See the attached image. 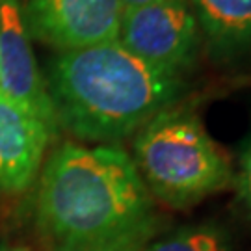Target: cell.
<instances>
[{
	"mask_svg": "<svg viewBox=\"0 0 251 251\" xmlns=\"http://www.w3.org/2000/svg\"><path fill=\"white\" fill-rule=\"evenodd\" d=\"M36 231L47 251H145L162 214L121 145L63 142L43 162Z\"/></svg>",
	"mask_w": 251,
	"mask_h": 251,
	"instance_id": "6da1fadb",
	"label": "cell"
},
{
	"mask_svg": "<svg viewBox=\"0 0 251 251\" xmlns=\"http://www.w3.org/2000/svg\"><path fill=\"white\" fill-rule=\"evenodd\" d=\"M45 84L58 128L88 145H119L156 114L182 102L188 76L164 71L119 41L56 52Z\"/></svg>",
	"mask_w": 251,
	"mask_h": 251,
	"instance_id": "7a4b0ae2",
	"label": "cell"
},
{
	"mask_svg": "<svg viewBox=\"0 0 251 251\" xmlns=\"http://www.w3.org/2000/svg\"><path fill=\"white\" fill-rule=\"evenodd\" d=\"M132 162L156 201L190 208L233 182V166L188 104H175L132 136Z\"/></svg>",
	"mask_w": 251,
	"mask_h": 251,
	"instance_id": "3957f363",
	"label": "cell"
},
{
	"mask_svg": "<svg viewBox=\"0 0 251 251\" xmlns=\"http://www.w3.org/2000/svg\"><path fill=\"white\" fill-rule=\"evenodd\" d=\"M117 41L140 60L188 76L203 56L190 0H160L123 11Z\"/></svg>",
	"mask_w": 251,
	"mask_h": 251,
	"instance_id": "277c9868",
	"label": "cell"
},
{
	"mask_svg": "<svg viewBox=\"0 0 251 251\" xmlns=\"http://www.w3.org/2000/svg\"><path fill=\"white\" fill-rule=\"evenodd\" d=\"M30 36L56 52L117 41L119 0H21Z\"/></svg>",
	"mask_w": 251,
	"mask_h": 251,
	"instance_id": "5b68a950",
	"label": "cell"
},
{
	"mask_svg": "<svg viewBox=\"0 0 251 251\" xmlns=\"http://www.w3.org/2000/svg\"><path fill=\"white\" fill-rule=\"evenodd\" d=\"M0 91L60 134L21 0H0Z\"/></svg>",
	"mask_w": 251,
	"mask_h": 251,
	"instance_id": "8992f818",
	"label": "cell"
},
{
	"mask_svg": "<svg viewBox=\"0 0 251 251\" xmlns=\"http://www.w3.org/2000/svg\"><path fill=\"white\" fill-rule=\"evenodd\" d=\"M56 138L41 117L0 91V192L15 196L30 188Z\"/></svg>",
	"mask_w": 251,
	"mask_h": 251,
	"instance_id": "52a82bcc",
	"label": "cell"
},
{
	"mask_svg": "<svg viewBox=\"0 0 251 251\" xmlns=\"http://www.w3.org/2000/svg\"><path fill=\"white\" fill-rule=\"evenodd\" d=\"M198 19L203 54L218 65L251 58V0H190Z\"/></svg>",
	"mask_w": 251,
	"mask_h": 251,
	"instance_id": "ba28073f",
	"label": "cell"
},
{
	"mask_svg": "<svg viewBox=\"0 0 251 251\" xmlns=\"http://www.w3.org/2000/svg\"><path fill=\"white\" fill-rule=\"evenodd\" d=\"M145 251H233V244L222 227L208 224L179 229Z\"/></svg>",
	"mask_w": 251,
	"mask_h": 251,
	"instance_id": "9c48e42d",
	"label": "cell"
},
{
	"mask_svg": "<svg viewBox=\"0 0 251 251\" xmlns=\"http://www.w3.org/2000/svg\"><path fill=\"white\" fill-rule=\"evenodd\" d=\"M236 184H238V196L242 199L248 214L251 216V138L248 140L240 156V175L236 179Z\"/></svg>",
	"mask_w": 251,
	"mask_h": 251,
	"instance_id": "30bf717a",
	"label": "cell"
},
{
	"mask_svg": "<svg viewBox=\"0 0 251 251\" xmlns=\"http://www.w3.org/2000/svg\"><path fill=\"white\" fill-rule=\"evenodd\" d=\"M123 9H130V8H140V6H145V4H152V2H160V0H119Z\"/></svg>",
	"mask_w": 251,
	"mask_h": 251,
	"instance_id": "8fae6325",
	"label": "cell"
},
{
	"mask_svg": "<svg viewBox=\"0 0 251 251\" xmlns=\"http://www.w3.org/2000/svg\"><path fill=\"white\" fill-rule=\"evenodd\" d=\"M0 251H30V250L19 248V246H4V248H0Z\"/></svg>",
	"mask_w": 251,
	"mask_h": 251,
	"instance_id": "7c38bea8",
	"label": "cell"
}]
</instances>
